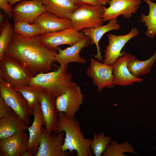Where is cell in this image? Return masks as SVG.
Wrapping results in <instances>:
<instances>
[{
	"label": "cell",
	"mask_w": 156,
	"mask_h": 156,
	"mask_svg": "<svg viewBox=\"0 0 156 156\" xmlns=\"http://www.w3.org/2000/svg\"><path fill=\"white\" fill-rule=\"evenodd\" d=\"M141 3V0H110L109 6L105 8L103 20L107 21L121 15L125 18H130L137 12Z\"/></svg>",
	"instance_id": "13"
},
{
	"label": "cell",
	"mask_w": 156,
	"mask_h": 156,
	"mask_svg": "<svg viewBox=\"0 0 156 156\" xmlns=\"http://www.w3.org/2000/svg\"><path fill=\"white\" fill-rule=\"evenodd\" d=\"M47 12L61 18L70 19L79 4L74 0H42Z\"/></svg>",
	"instance_id": "22"
},
{
	"label": "cell",
	"mask_w": 156,
	"mask_h": 156,
	"mask_svg": "<svg viewBox=\"0 0 156 156\" xmlns=\"http://www.w3.org/2000/svg\"><path fill=\"white\" fill-rule=\"evenodd\" d=\"M0 96L5 102L27 125L30 124V118L33 109L22 94L14 90L10 84L0 77Z\"/></svg>",
	"instance_id": "6"
},
{
	"label": "cell",
	"mask_w": 156,
	"mask_h": 156,
	"mask_svg": "<svg viewBox=\"0 0 156 156\" xmlns=\"http://www.w3.org/2000/svg\"><path fill=\"white\" fill-rule=\"evenodd\" d=\"M156 61V51L153 56L146 60L140 61L136 57L129 60L127 62V66L131 74L138 77L150 72Z\"/></svg>",
	"instance_id": "23"
},
{
	"label": "cell",
	"mask_w": 156,
	"mask_h": 156,
	"mask_svg": "<svg viewBox=\"0 0 156 156\" xmlns=\"http://www.w3.org/2000/svg\"><path fill=\"white\" fill-rule=\"evenodd\" d=\"M130 153L137 155L133 146L126 141L119 144L115 141H111L107 146L102 156H126L124 153Z\"/></svg>",
	"instance_id": "26"
},
{
	"label": "cell",
	"mask_w": 156,
	"mask_h": 156,
	"mask_svg": "<svg viewBox=\"0 0 156 156\" xmlns=\"http://www.w3.org/2000/svg\"><path fill=\"white\" fill-rule=\"evenodd\" d=\"M34 23L40 26L41 35L72 27L70 19L61 18L47 12L39 16Z\"/></svg>",
	"instance_id": "18"
},
{
	"label": "cell",
	"mask_w": 156,
	"mask_h": 156,
	"mask_svg": "<svg viewBox=\"0 0 156 156\" xmlns=\"http://www.w3.org/2000/svg\"><path fill=\"white\" fill-rule=\"evenodd\" d=\"M68 68V64L60 65L55 70L38 73L32 78L28 85L47 92L56 99L70 87L77 84L72 81L73 75Z\"/></svg>",
	"instance_id": "3"
},
{
	"label": "cell",
	"mask_w": 156,
	"mask_h": 156,
	"mask_svg": "<svg viewBox=\"0 0 156 156\" xmlns=\"http://www.w3.org/2000/svg\"><path fill=\"white\" fill-rule=\"evenodd\" d=\"M13 27L15 33L25 37L32 38L41 35L40 26L34 23L31 24L25 21L15 22Z\"/></svg>",
	"instance_id": "27"
},
{
	"label": "cell",
	"mask_w": 156,
	"mask_h": 156,
	"mask_svg": "<svg viewBox=\"0 0 156 156\" xmlns=\"http://www.w3.org/2000/svg\"><path fill=\"white\" fill-rule=\"evenodd\" d=\"M90 44V38L87 36L79 41L75 44L62 49L58 47V52L55 56L54 62L60 65L68 64L70 62L85 64L86 60L81 57L80 53L83 48L88 47Z\"/></svg>",
	"instance_id": "16"
},
{
	"label": "cell",
	"mask_w": 156,
	"mask_h": 156,
	"mask_svg": "<svg viewBox=\"0 0 156 156\" xmlns=\"http://www.w3.org/2000/svg\"><path fill=\"white\" fill-rule=\"evenodd\" d=\"M65 133H48L45 127H42L40 143L35 156H67L70 152H64L62 149L64 139Z\"/></svg>",
	"instance_id": "9"
},
{
	"label": "cell",
	"mask_w": 156,
	"mask_h": 156,
	"mask_svg": "<svg viewBox=\"0 0 156 156\" xmlns=\"http://www.w3.org/2000/svg\"><path fill=\"white\" fill-rule=\"evenodd\" d=\"M55 99L48 92L42 90L40 103L45 122V130L49 134L53 132L58 123L59 112Z\"/></svg>",
	"instance_id": "17"
},
{
	"label": "cell",
	"mask_w": 156,
	"mask_h": 156,
	"mask_svg": "<svg viewBox=\"0 0 156 156\" xmlns=\"http://www.w3.org/2000/svg\"><path fill=\"white\" fill-rule=\"evenodd\" d=\"M151 0V1H153V0Z\"/></svg>",
	"instance_id": "36"
},
{
	"label": "cell",
	"mask_w": 156,
	"mask_h": 156,
	"mask_svg": "<svg viewBox=\"0 0 156 156\" xmlns=\"http://www.w3.org/2000/svg\"><path fill=\"white\" fill-rule=\"evenodd\" d=\"M30 126L22 121L13 110L0 119V141L20 131H25Z\"/></svg>",
	"instance_id": "21"
},
{
	"label": "cell",
	"mask_w": 156,
	"mask_h": 156,
	"mask_svg": "<svg viewBox=\"0 0 156 156\" xmlns=\"http://www.w3.org/2000/svg\"><path fill=\"white\" fill-rule=\"evenodd\" d=\"M135 58L131 54L126 52L118 57L115 62L112 66L115 86H127L143 81V79L132 75L127 67V62Z\"/></svg>",
	"instance_id": "14"
},
{
	"label": "cell",
	"mask_w": 156,
	"mask_h": 156,
	"mask_svg": "<svg viewBox=\"0 0 156 156\" xmlns=\"http://www.w3.org/2000/svg\"><path fill=\"white\" fill-rule=\"evenodd\" d=\"M7 2L8 3L10 6L11 8L12 6L15 4L16 3L19 1L25 0H7Z\"/></svg>",
	"instance_id": "33"
},
{
	"label": "cell",
	"mask_w": 156,
	"mask_h": 156,
	"mask_svg": "<svg viewBox=\"0 0 156 156\" xmlns=\"http://www.w3.org/2000/svg\"><path fill=\"white\" fill-rule=\"evenodd\" d=\"M139 31L136 27L132 28L130 32L125 35L117 36L109 33L107 35L109 44L104 51L105 53L103 62L112 65L116 59L126 52L121 50L127 42L132 38L136 37Z\"/></svg>",
	"instance_id": "11"
},
{
	"label": "cell",
	"mask_w": 156,
	"mask_h": 156,
	"mask_svg": "<svg viewBox=\"0 0 156 156\" xmlns=\"http://www.w3.org/2000/svg\"><path fill=\"white\" fill-rule=\"evenodd\" d=\"M105 8L102 5L79 4L70 18L72 27L80 31L103 25L102 16Z\"/></svg>",
	"instance_id": "5"
},
{
	"label": "cell",
	"mask_w": 156,
	"mask_h": 156,
	"mask_svg": "<svg viewBox=\"0 0 156 156\" xmlns=\"http://www.w3.org/2000/svg\"><path fill=\"white\" fill-rule=\"evenodd\" d=\"M20 131L0 141V149L4 156H21L28 150L29 135Z\"/></svg>",
	"instance_id": "15"
},
{
	"label": "cell",
	"mask_w": 156,
	"mask_h": 156,
	"mask_svg": "<svg viewBox=\"0 0 156 156\" xmlns=\"http://www.w3.org/2000/svg\"><path fill=\"white\" fill-rule=\"evenodd\" d=\"M34 156V154L31 151H28L24 153L22 156Z\"/></svg>",
	"instance_id": "34"
},
{
	"label": "cell",
	"mask_w": 156,
	"mask_h": 156,
	"mask_svg": "<svg viewBox=\"0 0 156 156\" xmlns=\"http://www.w3.org/2000/svg\"><path fill=\"white\" fill-rule=\"evenodd\" d=\"M148 5L149 12L147 15L142 13L140 16V21L147 27L145 32L148 38H153L156 35V3L151 0H143Z\"/></svg>",
	"instance_id": "24"
},
{
	"label": "cell",
	"mask_w": 156,
	"mask_h": 156,
	"mask_svg": "<svg viewBox=\"0 0 156 156\" xmlns=\"http://www.w3.org/2000/svg\"><path fill=\"white\" fill-rule=\"evenodd\" d=\"M78 4H86L92 5H102L100 0H74Z\"/></svg>",
	"instance_id": "32"
},
{
	"label": "cell",
	"mask_w": 156,
	"mask_h": 156,
	"mask_svg": "<svg viewBox=\"0 0 156 156\" xmlns=\"http://www.w3.org/2000/svg\"><path fill=\"white\" fill-rule=\"evenodd\" d=\"M0 8L9 17H12V8L10 6L7 0H0Z\"/></svg>",
	"instance_id": "31"
},
{
	"label": "cell",
	"mask_w": 156,
	"mask_h": 156,
	"mask_svg": "<svg viewBox=\"0 0 156 156\" xmlns=\"http://www.w3.org/2000/svg\"><path fill=\"white\" fill-rule=\"evenodd\" d=\"M86 36L73 27L55 32L46 33L39 36L41 42L49 49L57 50L62 44L72 45Z\"/></svg>",
	"instance_id": "8"
},
{
	"label": "cell",
	"mask_w": 156,
	"mask_h": 156,
	"mask_svg": "<svg viewBox=\"0 0 156 156\" xmlns=\"http://www.w3.org/2000/svg\"><path fill=\"white\" fill-rule=\"evenodd\" d=\"M33 111L34 121L27 129L29 132L28 151L33 152L34 156L39 146L42 134V127L43 126H45V122L39 103L34 107Z\"/></svg>",
	"instance_id": "19"
},
{
	"label": "cell",
	"mask_w": 156,
	"mask_h": 156,
	"mask_svg": "<svg viewBox=\"0 0 156 156\" xmlns=\"http://www.w3.org/2000/svg\"><path fill=\"white\" fill-rule=\"evenodd\" d=\"M42 0H23L16 4L12 9V21L34 23L42 13L46 12Z\"/></svg>",
	"instance_id": "10"
},
{
	"label": "cell",
	"mask_w": 156,
	"mask_h": 156,
	"mask_svg": "<svg viewBox=\"0 0 156 156\" xmlns=\"http://www.w3.org/2000/svg\"><path fill=\"white\" fill-rule=\"evenodd\" d=\"M13 110L0 96V119L9 114Z\"/></svg>",
	"instance_id": "30"
},
{
	"label": "cell",
	"mask_w": 156,
	"mask_h": 156,
	"mask_svg": "<svg viewBox=\"0 0 156 156\" xmlns=\"http://www.w3.org/2000/svg\"><path fill=\"white\" fill-rule=\"evenodd\" d=\"M120 29V25L118 23L116 19H114L109 20L106 25L95 27L85 28L81 30L90 38L91 44L96 45L97 53L93 56L99 61L102 62L103 59L99 44L100 40L107 32Z\"/></svg>",
	"instance_id": "20"
},
{
	"label": "cell",
	"mask_w": 156,
	"mask_h": 156,
	"mask_svg": "<svg viewBox=\"0 0 156 156\" xmlns=\"http://www.w3.org/2000/svg\"><path fill=\"white\" fill-rule=\"evenodd\" d=\"M57 53L56 50L50 49L43 44L39 36L28 38L15 32L5 52L20 62L35 75L51 70Z\"/></svg>",
	"instance_id": "1"
},
{
	"label": "cell",
	"mask_w": 156,
	"mask_h": 156,
	"mask_svg": "<svg viewBox=\"0 0 156 156\" xmlns=\"http://www.w3.org/2000/svg\"><path fill=\"white\" fill-rule=\"evenodd\" d=\"M86 73L92 79L98 92H101L104 88H112L115 86L112 65L91 58Z\"/></svg>",
	"instance_id": "7"
},
{
	"label": "cell",
	"mask_w": 156,
	"mask_h": 156,
	"mask_svg": "<svg viewBox=\"0 0 156 156\" xmlns=\"http://www.w3.org/2000/svg\"><path fill=\"white\" fill-rule=\"evenodd\" d=\"M20 92L27 101L29 107L33 109L34 106L40 103L42 90L38 87L29 85H23L13 88Z\"/></svg>",
	"instance_id": "25"
},
{
	"label": "cell",
	"mask_w": 156,
	"mask_h": 156,
	"mask_svg": "<svg viewBox=\"0 0 156 156\" xmlns=\"http://www.w3.org/2000/svg\"><path fill=\"white\" fill-rule=\"evenodd\" d=\"M112 141L111 136H105L103 132L98 134H93V139L90 148L95 156H101Z\"/></svg>",
	"instance_id": "28"
},
{
	"label": "cell",
	"mask_w": 156,
	"mask_h": 156,
	"mask_svg": "<svg viewBox=\"0 0 156 156\" xmlns=\"http://www.w3.org/2000/svg\"><path fill=\"white\" fill-rule=\"evenodd\" d=\"M13 26L10 23L5 25L0 36V60L5 53L14 34Z\"/></svg>",
	"instance_id": "29"
},
{
	"label": "cell",
	"mask_w": 156,
	"mask_h": 156,
	"mask_svg": "<svg viewBox=\"0 0 156 156\" xmlns=\"http://www.w3.org/2000/svg\"><path fill=\"white\" fill-rule=\"evenodd\" d=\"M83 96L81 89L77 84L68 88L62 95L55 99V104L59 112L75 117L82 104Z\"/></svg>",
	"instance_id": "12"
},
{
	"label": "cell",
	"mask_w": 156,
	"mask_h": 156,
	"mask_svg": "<svg viewBox=\"0 0 156 156\" xmlns=\"http://www.w3.org/2000/svg\"><path fill=\"white\" fill-rule=\"evenodd\" d=\"M35 76L20 62L5 53L0 60V77L8 83L13 88L28 85Z\"/></svg>",
	"instance_id": "4"
},
{
	"label": "cell",
	"mask_w": 156,
	"mask_h": 156,
	"mask_svg": "<svg viewBox=\"0 0 156 156\" xmlns=\"http://www.w3.org/2000/svg\"><path fill=\"white\" fill-rule=\"evenodd\" d=\"M65 133L62 149L70 153L76 151L77 156H92L90 148L92 140L86 138L82 132L79 121L75 117L69 116L63 112H59L57 125L53 133Z\"/></svg>",
	"instance_id": "2"
},
{
	"label": "cell",
	"mask_w": 156,
	"mask_h": 156,
	"mask_svg": "<svg viewBox=\"0 0 156 156\" xmlns=\"http://www.w3.org/2000/svg\"><path fill=\"white\" fill-rule=\"evenodd\" d=\"M102 4L103 5L108 3L110 0H100Z\"/></svg>",
	"instance_id": "35"
}]
</instances>
